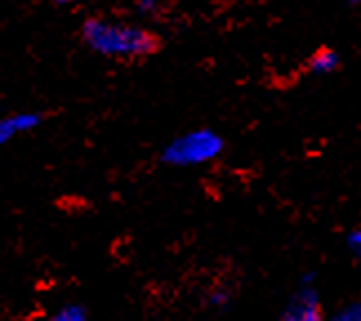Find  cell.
Listing matches in <instances>:
<instances>
[{
	"instance_id": "11",
	"label": "cell",
	"mask_w": 361,
	"mask_h": 321,
	"mask_svg": "<svg viewBox=\"0 0 361 321\" xmlns=\"http://www.w3.org/2000/svg\"><path fill=\"white\" fill-rule=\"evenodd\" d=\"M56 5H69V3H74V0H54Z\"/></svg>"
},
{
	"instance_id": "5",
	"label": "cell",
	"mask_w": 361,
	"mask_h": 321,
	"mask_svg": "<svg viewBox=\"0 0 361 321\" xmlns=\"http://www.w3.org/2000/svg\"><path fill=\"white\" fill-rule=\"evenodd\" d=\"M339 67V54L335 49H319L310 59L312 74H330Z\"/></svg>"
},
{
	"instance_id": "1",
	"label": "cell",
	"mask_w": 361,
	"mask_h": 321,
	"mask_svg": "<svg viewBox=\"0 0 361 321\" xmlns=\"http://www.w3.org/2000/svg\"><path fill=\"white\" fill-rule=\"evenodd\" d=\"M82 40L103 56L116 59H141L159 49V38L143 27L107 23L101 18H90L82 23Z\"/></svg>"
},
{
	"instance_id": "4",
	"label": "cell",
	"mask_w": 361,
	"mask_h": 321,
	"mask_svg": "<svg viewBox=\"0 0 361 321\" xmlns=\"http://www.w3.org/2000/svg\"><path fill=\"white\" fill-rule=\"evenodd\" d=\"M40 121H43V116H40L38 111H20V114L0 119V145L9 143L13 136L36 130Z\"/></svg>"
},
{
	"instance_id": "8",
	"label": "cell",
	"mask_w": 361,
	"mask_h": 321,
	"mask_svg": "<svg viewBox=\"0 0 361 321\" xmlns=\"http://www.w3.org/2000/svg\"><path fill=\"white\" fill-rule=\"evenodd\" d=\"M345 241H348V246H350V250H353V255H359V253H361V232H359L357 228L348 234V239H345Z\"/></svg>"
},
{
	"instance_id": "7",
	"label": "cell",
	"mask_w": 361,
	"mask_h": 321,
	"mask_svg": "<svg viewBox=\"0 0 361 321\" xmlns=\"http://www.w3.org/2000/svg\"><path fill=\"white\" fill-rule=\"evenodd\" d=\"M330 321H361V305L359 303H350L341 308Z\"/></svg>"
},
{
	"instance_id": "9",
	"label": "cell",
	"mask_w": 361,
	"mask_h": 321,
	"mask_svg": "<svg viewBox=\"0 0 361 321\" xmlns=\"http://www.w3.org/2000/svg\"><path fill=\"white\" fill-rule=\"evenodd\" d=\"M163 5V0H138V11L141 13H152V11H157V7Z\"/></svg>"
},
{
	"instance_id": "6",
	"label": "cell",
	"mask_w": 361,
	"mask_h": 321,
	"mask_svg": "<svg viewBox=\"0 0 361 321\" xmlns=\"http://www.w3.org/2000/svg\"><path fill=\"white\" fill-rule=\"evenodd\" d=\"M47 321H90L87 313L82 305H76V303H69V305H63L61 310L54 313Z\"/></svg>"
},
{
	"instance_id": "2",
	"label": "cell",
	"mask_w": 361,
	"mask_h": 321,
	"mask_svg": "<svg viewBox=\"0 0 361 321\" xmlns=\"http://www.w3.org/2000/svg\"><path fill=\"white\" fill-rule=\"evenodd\" d=\"M224 150V138L212 130H192L163 150V161L176 167H190L212 161Z\"/></svg>"
},
{
	"instance_id": "10",
	"label": "cell",
	"mask_w": 361,
	"mask_h": 321,
	"mask_svg": "<svg viewBox=\"0 0 361 321\" xmlns=\"http://www.w3.org/2000/svg\"><path fill=\"white\" fill-rule=\"evenodd\" d=\"M210 301L214 303V305H224L226 301H228V295H226V292H212V297H210Z\"/></svg>"
},
{
	"instance_id": "12",
	"label": "cell",
	"mask_w": 361,
	"mask_h": 321,
	"mask_svg": "<svg viewBox=\"0 0 361 321\" xmlns=\"http://www.w3.org/2000/svg\"><path fill=\"white\" fill-rule=\"evenodd\" d=\"M350 3H353V5H357V3H359V0H350Z\"/></svg>"
},
{
	"instance_id": "3",
	"label": "cell",
	"mask_w": 361,
	"mask_h": 321,
	"mask_svg": "<svg viewBox=\"0 0 361 321\" xmlns=\"http://www.w3.org/2000/svg\"><path fill=\"white\" fill-rule=\"evenodd\" d=\"M281 321H324L322 301H319L317 290L308 284L299 288L297 295L290 299Z\"/></svg>"
}]
</instances>
